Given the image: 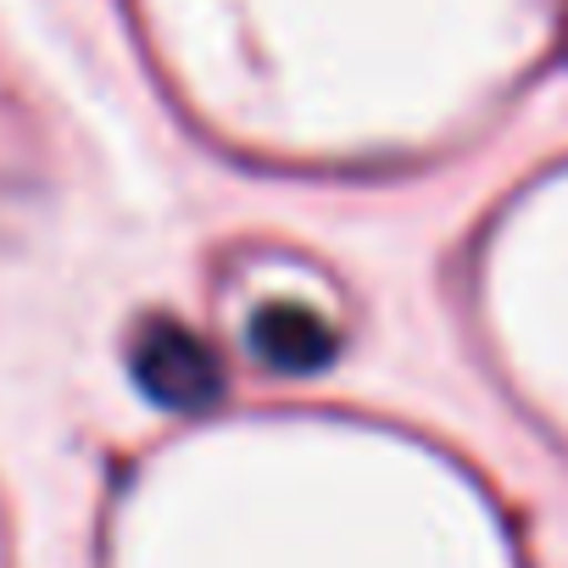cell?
I'll return each mask as SVG.
<instances>
[{
	"mask_svg": "<svg viewBox=\"0 0 568 568\" xmlns=\"http://www.w3.org/2000/svg\"><path fill=\"white\" fill-rule=\"evenodd\" d=\"M134 379L151 402L179 407V413H201L223 390V368H217L212 346L195 329H184L179 318H151L134 335Z\"/></svg>",
	"mask_w": 568,
	"mask_h": 568,
	"instance_id": "6da1fadb",
	"label": "cell"
},
{
	"mask_svg": "<svg viewBox=\"0 0 568 568\" xmlns=\"http://www.w3.org/2000/svg\"><path fill=\"white\" fill-rule=\"evenodd\" d=\"M251 346L278 374H318L335 357V329L296 302H273L251 318Z\"/></svg>",
	"mask_w": 568,
	"mask_h": 568,
	"instance_id": "7a4b0ae2",
	"label": "cell"
}]
</instances>
